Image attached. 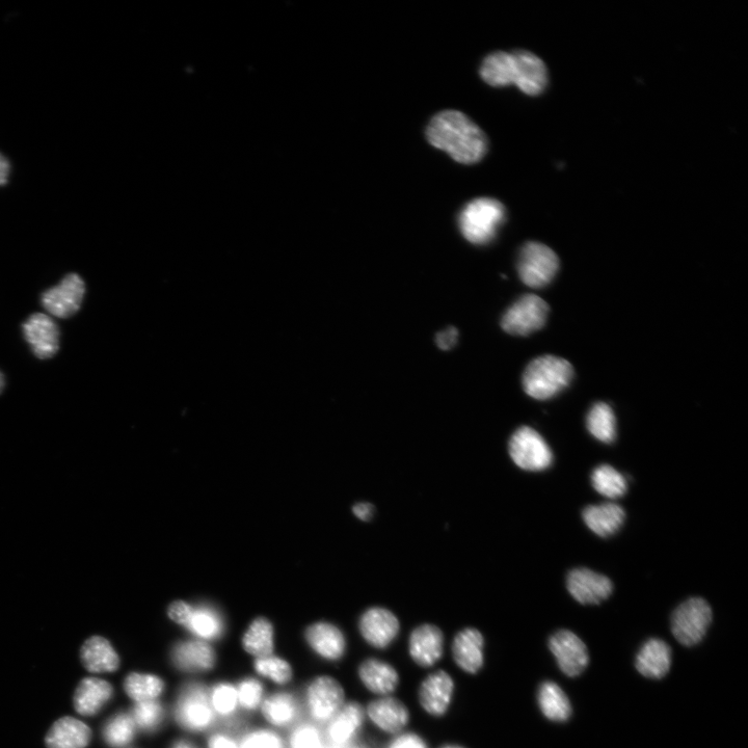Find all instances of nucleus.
I'll use <instances>...</instances> for the list:
<instances>
[{
  "mask_svg": "<svg viewBox=\"0 0 748 748\" xmlns=\"http://www.w3.org/2000/svg\"><path fill=\"white\" fill-rule=\"evenodd\" d=\"M426 138L434 147L464 165L478 163L488 151L485 132L458 111L436 115L427 126Z\"/></svg>",
  "mask_w": 748,
  "mask_h": 748,
  "instance_id": "obj_1",
  "label": "nucleus"
},
{
  "mask_svg": "<svg viewBox=\"0 0 748 748\" xmlns=\"http://www.w3.org/2000/svg\"><path fill=\"white\" fill-rule=\"evenodd\" d=\"M574 370L565 359L543 356L533 360L523 374L524 391L532 398L546 400L565 390L572 382Z\"/></svg>",
  "mask_w": 748,
  "mask_h": 748,
  "instance_id": "obj_2",
  "label": "nucleus"
},
{
  "mask_svg": "<svg viewBox=\"0 0 748 748\" xmlns=\"http://www.w3.org/2000/svg\"><path fill=\"white\" fill-rule=\"evenodd\" d=\"M506 217L504 206L492 198H479L468 203L460 213L459 227L473 245L492 242Z\"/></svg>",
  "mask_w": 748,
  "mask_h": 748,
  "instance_id": "obj_3",
  "label": "nucleus"
},
{
  "mask_svg": "<svg viewBox=\"0 0 748 748\" xmlns=\"http://www.w3.org/2000/svg\"><path fill=\"white\" fill-rule=\"evenodd\" d=\"M712 622V609L702 598H691L673 613L672 631L685 647L696 646L705 637Z\"/></svg>",
  "mask_w": 748,
  "mask_h": 748,
  "instance_id": "obj_4",
  "label": "nucleus"
},
{
  "mask_svg": "<svg viewBox=\"0 0 748 748\" xmlns=\"http://www.w3.org/2000/svg\"><path fill=\"white\" fill-rule=\"evenodd\" d=\"M175 717L177 723L185 730L203 732L209 729L216 714L209 701V692L199 684L186 685L180 692Z\"/></svg>",
  "mask_w": 748,
  "mask_h": 748,
  "instance_id": "obj_5",
  "label": "nucleus"
},
{
  "mask_svg": "<svg viewBox=\"0 0 748 748\" xmlns=\"http://www.w3.org/2000/svg\"><path fill=\"white\" fill-rule=\"evenodd\" d=\"M557 255L540 243L526 244L519 255L518 272L522 282L531 288L548 285L558 272Z\"/></svg>",
  "mask_w": 748,
  "mask_h": 748,
  "instance_id": "obj_6",
  "label": "nucleus"
},
{
  "mask_svg": "<svg viewBox=\"0 0 748 748\" xmlns=\"http://www.w3.org/2000/svg\"><path fill=\"white\" fill-rule=\"evenodd\" d=\"M548 313L549 307L543 299L526 295L507 309L501 327L511 335L528 336L545 326Z\"/></svg>",
  "mask_w": 748,
  "mask_h": 748,
  "instance_id": "obj_7",
  "label": "nucleus"
},
{
  "mask_svg": "<svg viewBox=\"0 0 748 748\" xmlns=\"http://www.w3.org/2000/svg\"><path fill=\"white\" fill-rule=\"evenodd\" d=\"M510 454L515 464L526 471L549 468L553 454L544 438L531 427L523 426L510 440Z\"/></svg>",
  "mask_w": 748,
  "mask_h": 748,
  "instance_id": "obj_8",
  "label": "nucleus"
},
{
  "mask_svg": "<svg viewBox=\"0 0 748 748\" xmlns=\"http://www.w3.org/2000/svg\"><path fill=\"white\" fill-rule=\"evenodd\" d=\"M345 692L330 676L315 678L307 688V705L312 718L319 723L330 721L344 706Z\"/></svg>",
  "mask_w": 748,
  "mask_h": 748,
  "instance_id": "obj_9",
  "label": "nucleus"
},
{
  "mask_svg": "<svg viewBox=\"0 0 748 748\" xmlns=\"http://www.w3.org/2000/svg\"><path fill=\"white\" fill-rule=\"evenodd\" d=\"M86 284L77 274L67 275L59 285L46 290L41 303L44 309L58 318H69L82 308Z\"/></svg>",
  "mask_w": 748,
  "mask_h": 748,
  "instance_id": "obj_10",
  "label": "nucleus"
},
{
  "mask_svg": "<svg viewBox=\"0 0 748 748\" xmlns=\"http://www.w3.org/2000/svg\"><path fill=\"white\" fill-rule=\"evenodd\" d=\"M549 649L560 671L568 677L581 675L589 665V651L583 641L571 631L560 630L553 634L549 640Z\"/></svg>",
  "mask_w": 748,
  "mask_h": 748,
  "instance_id": "obj_11",
  "label": "nucleus"
},
{
  "mask_svg": "<svg viewBox=\"0 0 748 748\" xmlns=\"http://www.w3.org/2000/svg\"><path fill=\"white\" fill-rule=\"evenodd\" d=\"M22 332L34 355L40 360L55 357L60 350V329L46 314L35 313L22 325Z\"/></svg>",
  "mask_w": 748,
  "mask_h": 748,
  "instance_id": "obj_12",
  "label": "nucleus"
},
{
  "mask_svg": "<svg viewBox=\"0 0 748 748\" xmlns=\"http://www.w3.org/2000/svg\"><path fill=\"white\" fill-rule=\"evenodd\" d=\"M171 660L180 672L202 674L215 669L217 655L207 641L183 640L173 648Z\"/></svg>",
  "mask_w": 748,
  "mask_h": 748,
  "instance_id": "obj_13",
  "label": "nucleus"
},
{
  "mask_svg": "<svg viewBox=\"0 0 748 748\" xmlns=\"http://www.w3.org/2000/svg\"><path fill=\"white\" fill-rule=\"evenodd\" d=\"M399 622L394 614L385 608L368 609L359 624L360 632L367 643L377 649H386L399 632Z\"/></svg>",
  "mask_w": 748,
  "mask_h": 748,
  "instance_id": "obj_14",
  "label": "nucleus"
},
{
  "mask_svg": "<svg viewBox=\"0 0 748 748\" xmlns=\"http://www.w3.org/2000/svg\"><path fill=\"white\" fill-rule=\"evenodd\" d=\"M512 53L514 85L529 96L540 95L548 84V71L544 62L527 50Z\"/></svg>",
  "mask_w": 748,
  "mask_h": 748,
  "instance_id": "obj_15",
  "label": "nucleus"
},
{
  "mask_svg": "<svg viewBox=\"0 0 748 748\" xmlns=\"http://www.w3.org/2000/svg\"><path fill=\"white\" fill-rule=\"evenodd\" d=\"M568 590L572 597L584 605L600 604L612 593L611 581L589 569H575L567 580Z\"/></svg>",
  "mask_w": 748,
  "mask_h": 748,
  "instance_id": "obj_16",
  "label": "nucleus"
},
{
  "mask_svg": "<svg viewBox=\"0 0 748 748\" xmlns=\"http://www.w3.org/2000/svg\"><path fill=\"white\" fill-rule=\"evenodd\" d=\"M454 693V681L445 671H437L420 685L419 703L426 713L441 717L448 711Z\"/></svg>",
  "mask_w": 748,
  "mask_h": 748,
  "instance_id": "obj_17",
  "label": "nucleus"
},
{
  "mask_svg": "<svg viewBox=\"0 0 748 748\" xmlns=\"http://www.w3.org/2000/svg\"><path fill=\"white\" fill-rule=\"evenodd\" d=\"M485 638L475 628L459 632L453 639L452 656L462 671L476 675L485 664Z\"/></svg>",
  "mask_w": 748,
  "mask_h": 748,
  "instance_id": "obj_18",
  "label": "nucleus"
},
{
  "mask_svg": "<svg viewBox=\"0 0 748 748\" xmlns=\"http://www.w3.org/2000/svg\"><path fill=\"white\" fill-rule=\"evenodd\" d=\"M409 652L417 665L432 667L443 656V632L435 625L425 624L419 626L410 636Z\"/></svg>",
  "mask_w": 748,
  "mask_h": 748,
  "instance_id": "obj_19",
  "label": "nucleus"
},
{
  "mask_svg": "<svg viewBox=\"0 0 748 748\" xmlns=\"http://www.w3.org/2000/svg\"><path fill=\"white\" fill-rule=\"evenodd\" d=\"M367 715L374 725L389 734L402 732L410 720L407 706L392 697L372 701L367 706Z\"/></svg>",
  "mask_w": 748,
  "mask_h": 748,
  "instance_id": "obj_20",
  "label": "nucleus"
},
{
  "mask_svg": "<svg viewBox=\"0 0 748 748\" xmlns=\"http://www.w3.org/2000/svg\"><path fill=\"white\" fill-rule=\"evenodd\" d=\"M306 640L319 657L329 661L342 659L346 652L344 634L330 623L320 622L311 625L306 631Z\"/></svg>",
  "mask_w": 748,
  "mask_h": 748,
  "instance_id": "obj_21",
  "label": "nucleus"
},
{
  "mask_svg": "<svg viewBox=\"0 0 748 748\" xmlns=\"http://www.w3.org/2000/svg\"><path fill=\"white\" fill-rule=\"evenodd\" d=\"M639 674L650 679H662L672 666V650L665 641L652 638L640 649L636 661Z\"/></svg>",
  "mask_w": 748,
  "mask_h": 748,
  "instance_id": "obj_22",
  "label": "nucleus"
},
{
  "mask_svg": "<svg viewBox=\"0 0 748 748\" xmlns=\"http://www.w3.org/2000/svg\"><path fill=\"white\" fill-rule=\"evenodd\" d=\"M114 696L113 686L104 680L87 678L79 683L74 694L75 710L84 716L96 715Z\"/></svg>",
  "mask_w": 748,
  "mask_h": 748,
  "instance_id": "obj_23",
  "label": "nucleus"
},
{
  "mask_svg": "<svg viewBox=\"0 0 748 748\" xmlns=\"http://www.w3.org/2000/svg\"><path fill=\"white\" fill-rule=\"evenodd\" d=\"M90 728L78 719L64 717L51 727L45 738L47 748H86L91 741Z\"/></svg>",
  "mask_w": 748,
  "mask_h": 748,
  "instance_id": "obj_24",
  "label": "nucleus"
},
{
  "mask_svg": "<svg viewBox=\"0 0 748 748\" xmlns=\"http://www.w3.org/2000/svg\"><path fill=\"white\" fill-rule=\"evenodd\" d=\"M358 674L363 685L379 696H388L399 684L394 666L376 658L364 660L359 666Z\"/></svg>",
  "mask_w": 748,
  "mask_h": 748,
  "instance_id": "obj_25",
  "label": "nucleus"
},
{
  "mask_svg": "<svg viewBox=\"0 0 748 748\" xmlns=\"http://www.w3.org/2000/svg\"><path fill=\"white\" fill-rule=\"evenodd\" d=\"M80 657L91 673H114L119 670L120 658L108 639L93 636L84 644Z\"/></svg>",
  "mask_w": 748,
  "mask_h": 748,
  "instance_id": "obj_26",
  "label": "nucleus"
},
{
  "mask_svg": "<svg viewBox=\"0 0 748 748\" xmlns=\"http://www.w3.org/2000/svg\"><path fill=\"white\" fill-rule=\"evenodd\" d=\"M365 718L361 704L351 702L344 704L339 712L329 721L328 736L338 745L350 742L360 731Z\"/></svg>",
  "mask_w": 748,
  "mask_h": 748,
  "instance_id": "obj_27",
  "label": "nucleus"
},
{
  "mask_svg": "<svg viewBox=\"0 0 748 748\" xmlns=\"http://www.w3.org/2000/svg\"><path fill=\"white\" fill-rule=\"evenodd\" d=\"M583 520L599 537L607 538L622 527L625 512L620 505L614 503L592 505L583 511Z\"/></svg>",
  "mask_w": 748,
  "mask_h": 748,
  "instance_id": "obj_28",
  "label": "nucleus"
},
{
  "mask_svg": "<svg viewBox=\"0 0 748 748\" xmlns=\"http://www.w3.org/2000/svg\"><path fill=\"white\" fill-rule=\"evenodd\" d=\"M543 714L556 723H565L572 715V706L566 693L551 681L543 683L538 694Z\"/></svg>",
  "mask_w": 748,
  "mask_h": 748,
  "instance_id": "obj_29",
  "label": "nucleus"
},
{
  "mask_svg": "<svg viewBox=\"0 0 748 748\" xmlns=\"http://www.w3.org/2000/svg\"><path fill=\"white\" fill-rule=\"evenodd\" d=\"M480 76L496 88L514 85L513 53L497 51L485 59L480 67Z\"/></svg>",
  "mask_w": 748,
  "mask_h": 748,
  "instance_id": "obj_30",
  "label": "nucleus"
},
{
  "mask_svg": "<svg viewBox=\"0 0 748 748\" xmlns=\"http://www.w3.org/2000/svg\"><path fill=\"white\" fill-rule=\"evenodd\" d=\"M244 650L255 659L274 655V628L269 620L256 619L243 637Z\"/></svg>",
  "mask_w": 748,
  "mask_h": 748,
  "instance_id": "obj_31",
  "label": "nucleus"
},
{
  "mask_svg": "<svg viewBox=\"0 0 748 748\" xmlns=\"http://www.w3.org/2000/svg\"><path fill=\"white\" fill-rule=\"evenodd\" d=\"M264 718L275 727H286L293 723L298 715V705L287 692H277L267 697L261 704Z\"/></svg>",
  "mask_w": 748,
  "mask_h": 748,
  "instance_id": "obj_32",
  "label": "nucleus"
},
{
  "mask_svg": "<svg viewBox=\"0 0 748 748\" xmlns=\"http://www.w3.org/2000/svg\"><path fill=\"white\" fill-rule=\"evenodd\" d=\"M165 681L152 674L131 673L124 681L127 696L137 703L157 701L165 692Z\"/></svg>",
  "mask_w": 748,
  "mask_h": 748,
  "instance_id": "obj_33",
  "label": "nucleus"
},
{
  "mask_svg": "<svg viewBox=\"0 0 748 748\" xmlns=\"http://www.w3.org/2000/svg\"><path fill=\"white\" fill-rule=\"evenodd\" d=\"M184 628L200 640L207 641L219 638L224 632V624L217 611L209 607L192 608L189 620Z\"/></svg>",
  "mask_w": 748,
  "mask_h": 748,
  "instance_id": "obj_34",
  "label": "nucleus"
},
{
  "mask_svg": "<svg viewBox=\"0 0 748 748\" xmlns=\"http://www.w3.org/2000/svg\"><path fill=\"white\" fill-rule=\"evenodd\" d=\"M587 430L599 441L611 443L617 436V421L612 409L604 403L596 404L586 419Z\"/></svg>",
  "mask_w": 748,
  "mask_h": 748,
  "instance_id": "obj_35",
  "label": "nucleus"
},
{
  "mask_svg": "<svg viewBox=\"0 0 748 748\" xmlns=\"http://www.w3.org/2000/svg\"><path fill=\"white\" fill-rule=\"evenodd\" d=\"M592 483L599 494L610 499L623 497L627 492L625 477L609 465H602L594 470Z\"/></svg>",
  "mask_w": 748,
  "mask_h": 748,
  "instance_id": "obj_36",
  "label": "nucleus"
},
{
  "mask_svg": "<svg viewBox=\"0 0 748 748\" xmlns=\"http://www.w3.org/2000/svg\"><path fill=\"white\" fill-rule=\"evenodd\" d=\"M137 726L129 714H118L104 727L103 737L112 747H124L136 736Z\"/></svg>",
  "mask_w": 748,
  "mask_h": 748,
  "instance_id": "obj_37",
  "label": "nucleus"
},
{
  "mask_svg": "<svg viewBox=\"0 0 748 748\" xmlns=\"http://www.w3.org/2000/svg\"><path fill=\"white\" fill-rule=\"evenodd\" d=\"M254 669L259 676L280 686L288 684L293 678L290 663L274 655L255 659Z\"/></svg>",
  "mask_w": 748,
  "mask_h": 748,
  "instance_id": "obj_38",
  "label": "nucleus"
},
{
  "mask_svg": "<svg viewBox=\"0 0 748 748\" xmlns=\"http://www.w3.org/2000/svg\"><path fill=\"white\" fill-rule=\"evenodd\" d=\"M131 717L137 728L145 732H154L164 723L165 709L158 701L137 703Z\"/></svg>",
  "mask_w": 748,
  "mask_h": 748,
  "instance_id": "obj_39",
  "label": "nucleus"
},
{
  "mask_svg": "<svg viewBox=\"0 0 748 748\" xmlns=\"http://www.w3.org/2000/svg\"><path fill=\"white\" fill-rule=\"evenodd\" d=\"M209 701L213 712L221 716H230L239 707L236 687L229 683L213 687L209 693Z\"/></svg>",
  "mask_w": 748,
  "mask_h": 748,
  "instance_id": "obj_40",
  "label": "nucleus"
},
{
  "mask_svg": "<svg viewBox=\"0 0 748 748\" xmlns=\"http://www.w3.org/2000/svg\"><path fill=\"white\" fill-rule=\"evenodd\" d=\"M239 707L248 711H254L261 707L264 700V687L262 683L254 678L240 681L236 686Z\"/></svg>",
  "mask_w": 748,
  "mask_h": 748,
  "instance_id": "obj_41",
  "label": "nucleus"
},
{
  "mask_svg": "<svg viewBox=\"0 0 748 748\" xmlns=\"http://www.w3.org/2000/svg\"><path fill=\"white\" fill-rule=\"evenodd\" d=\"M239 748H284V744L276 733L259 730L245 737Z\"/></svg>",
  "mask_w": 748,
  "mask_h": 748,
  "instance_id": "obj_42",
  "label": "nucleus"
},
{
  "mask_svg": "<svg viewBox=\"0 0 748 748\" xmlns=\"http://www.w3.org/2000/svg\"><path fill=\"white\" fill-rule=\"evenodd\" d=\"M290 748H324L317 730L310 726H302L293 732L290 738Z\"/></svg>",
  "mask_w": 748,
  "mask_h": 748,
  "instance_id": "obj_43",
  "label": "nucleus"
},
{
  "mask_svg": "<svg viewBox=\"0 0 748 748\" xmlns=\"http://www.w3.org/2000/svg\"><path fill=\"white\" fill-rule=\"evenodd\" d=\"M458 337L459 331L456 328L450 327L437 335L436 342L441 350L448 351L456 345Z\"/></svg>",
  "mask_w": 748,
  "mask_h": 748,
  "instance_id": "obj_44",
  "label": "nucleus"
},
{
  "mask_svg": "<svg viewBox=\"0 0 748 748\" xmlns=\"http://www.w3.org/2000/svg\"><path fill=\"white\" fill-rule=\"evenodd\" d=\"M390 748H427V746L418 735L405 734L397 738Z\"/></svg>",
  "mask_w": 748,
  "mask_h": 748,
  "instance_id": "obj_45",
  "label": "nucleus"
},
{
  "mask_svg": "<svg viewBox=\"0 0 748 748\" xmlns=\"http://www.w3.org/2000/svg\"><path fill=\"white\" fill-rule=\"evenodd\" d=\"M208 748H239V745L227 735L216 734L210 737Z\"/></svg>",
  "mask_w": 748,
  "mask_h": 748,
  "instance_id": "obj_46",
  "label": "nucleus"
},
{
  "mask_svg": "<svg viewBox=\"0 0 748 748\" xmlns=\"http://www.w3.org/2000/svg\"><path fill=\"white\" fill-rule=\"evenodd\" d=\"M355 515L362 521H368L373 513V506L369 503H358L354 506Z\"/></svg>",
  "mask_w": 748,
  "mask_h": 748,
  "instance_id": "obj_47",
  "label": "nucleus"
},
{
  "mask_svg": "<svg viewBox=\"0 0 748 748\" xmlns=\"http://www.w3.org/2000/svg\"><path fill=\"white\" fill-rule=\"evenodd\" d=\"M10 173V164L8 159L0 154V186L5 185L8 181Z\"/></svg>",
  "mask_w": 748,
  "mask_h": 748,
  "instance_id": "obj_48",
  "label": "nucleus"
},
{
  "mask_svg": "<svg viewBox=\"0 0 748 748\" xmlns=\"http://www.w3.org/2000/svg\"><path fill=\"white\" fill-rule=\"evenodd\" d=\"M172 748H197V747L190 741L179 740L175 742Z\"/></svg>",
  "mask_w": 748,
  "mask_h": 748,
  "instance_id": "obj_49",
  "label": "nucleus"
},
{
  "mask_svg": "<svg viewBox=\"0 0 748 748\" xmlns=\"http://www.w3.org/2000/svg\"><path fill=\"white\" fill-rule=\"evenodd\" d=\"M5 386H6V379H5L4 373L0 371V394L3 393Z\"/></svg>",
  "mask_w": 748,
  "mask_h": 748,
  "instance_id": "obj_50",
  "label": "nucleus"
},
{
  "mask_svg": "<svg viewBox=\"0 0 748 748\" xmlns=\"http://www.w3.org/2000/svg\"><path fill=\"white\" fill-rule=\"evenodd\" d=\"M441 748H465V747H463V746H460V745H452V744H449V745H445V746H443V747H441Z\"/></svg>",
  "mask_w": 748,
  "mask_h": 748,
  "instance_id": "obj_51",
  "label": "nucleus"
}]
</instances>
